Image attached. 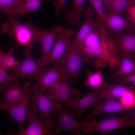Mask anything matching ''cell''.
<instances>
[{
    "label": "cell",
    "mask_w": 135,
    "mask_h": 135,
    "mask_svg": "<svg viewBox=\"0 0 135 135\" xmlns=\"http://www.w3.org/2000/svg\"><path fill=\"white\" fill-rule=\"evenodd\" d=\"M8 20V23L1 25V33L7 32L14 36L18 43L25 47L26 56L32 54L33 43L36 41L37 28L32 23L27 22L25 24H22L13 16H10Z\"/></svg>",
    "instance_id": "cell-1"
},
{
    "label": "cell",
    "mask_w": 135,
    "mask_h": 135,
    "mask_svg": "<svg viewBox=\"0 0 135 135\" xmlns=\"http://www.w3.org/2000/svg\"><path fill=\"white\" fill-rule=\"evenodd\" d=\"M100 32V41L89 46H82L80 53L86 55L92 59L96 57V68L104 67L107 64L110 68L112 69L118 65L119 61L118 58L111 54L108 50L106 40L107 34L105 29L101 28Z\"/></svg>",
    "instance_id": "cell-2"
},
{
    "label": "cell",
    "mask_w": 135,
    "mask_h": 135,
    "mask_svg": "<svg viewBox=\"0 0 135 135\" xmlns=\"http://www.w3.org/2000/svg\"><path fill=\"white\" fill-rule=\"evenodd\" d=\"M19 77L14 74L12 79L0 86V93L2 96L0 98V109L4 110L20 101L28 94L32 92L33 89L30 86L28 82L21 84Z\"/></svg>",
    "instance_id": "cell-3"
},
{
    "label": "cell",
    "mask_w": 135,
    "mask_h": 135,
    "mask_svg": "<svg viewBox=\"0 0 135 135\" xmlns=\"http://www.w3.org/2000/svg\"><path fill=\"white\" fill-rule=\"evenodd\" d=\"M124 32L107 36L106 42L111 54L118 59L123 56L135 59V30H126Z\"/></svg>",
    "instance_id": "cell-4"
},
{
    "label": "cell",
    "mask_w": 135,
    "mask_h": 135,
    "mask_svg": "<svg viewBox=\"0 0 135 135\" xmlns=\"http://www.w3.org/2000/svg\"><path fill=\"white\" fill-rule=\"evenodd\" d=\"M74 35L75 32L72 28L67 29L64 26L62 27L56 38V42L46 66L52 64L54 68H58L63 64L70 49L71 38Z\"/></svg>",
    "instance_id": "cell-5"
},
{
    "label": "cell",
    "mask_w": 135,
    "mask_h": 135,
    "mask_svg": "<svg viewBox=\"0 0 135 135\" xmlns=\"http://www.w3.org/2000/svg\"><path fill=\"white\" fill-rule=\"evenodd\" d=\"M38 90V87L35 84L30 97L32 105L36 107L40 110L41 118L46 121L51 130L57 126L56 123L51 119V113L61 107L62 105L60 102H56L52 99L50 93L48 90L46 91V95L40 94Z\"/></svg>",
    "instance_id": "cell-6"
},
{
    "label": "cell",
    "mask_w": 135,
    "mask_h": 135,
    "mask_svg": "<svg viewBox=\"0 0 135 135\" xmlns=\"http://www.w3.org/2000/svg\"><path fill=\"white\" fill-rule=\"evenodd\" d=\"M110 118H105L101 122L92 119L88 122L84 133L90 134L98 132L103 134L112 130L121 128L135 126V117L130 118L125 115L122 118L110 115Z\"/></svg>",
    "instance_id": "cell-7"
},
{
    "label": "cell",
    "mask_w": 135,
    "mask_h": 135,
    "mask_svg": "<svg viewBox=\"0 0 135 135\" xmlns=\"http://www.w3.org/2000/svg\"><path fill=\"white\" fill-rule=\"evenodd\" d=\"M52 112L53 115L58 118L56 123L58 127L56 130L57 133L66 130L72 132L76 135H82L80 130L84 131L86 129V126L88 122H78L75 118L74 112L67 111L65 107L59 108Z\"/></svg>",
    "instance_id": "cell-8"
},
{
    "label": "cell",
    "mask_w": 135,
    "mask_h": 135,
    "mask_svg": "<svg viewBox=\"0 0 135 135\" xmlns=\"http://www.w3.org/2000/svg\"><path fill=\"white\" fill-rule=\"evenodd\" d=\"M92 60L86 55L78 53L76 44L72 41L70 49L65 61L61 66L64 67L66 71V77L69 81L70 86L72 84L73 78L79 76L82 64L89 62Z\"/></svg>",
    "instance_id": "cell-9"
},
{
    "label": "cell",
    "mask_w": 135,
    "mask_h": 135,
    "mask_svg": "<svg viewBox=\"0 0 135 135\" xmlns=\"http://www.w3.org/2000/svg\"><path fill=\"white\" fill-rule=\"evenodd\" d=\"M67 75L64 68L61 66L58 68H50L36 72L32 80L38 81L36 84L39 88V92L42 94L54 84L61 80L62 77Z\"/></svg>",
    "instance_id": "cell-10"
},
{
    "label": "cell",
    "mask_w": 135,
    "mask_h": 135,
    "mask_svg": "<svg viewBox=\"0 0 135 135\" xmlns=\"http://www.w3.org/2000/svg\"><path fill=\"white\" fill-rule=\"evenodd\" d=\"M62 27L57 25L50 30L37 28L36 41L40 43L42 50V58L37 60L41 66H46L54 40L62 30Z\"/></svg>",
    "instance_id": "cell-11"
},
{
    "label": "cell",
    "mask_w": 135,
    "mask_h": 135,
    "mask_svg": "<svg viewBox=\"0 0 135 135\" xmlns=\"http://www.w3.org/2000/svg\"><path fill=\"white\" fill-rule=\"evenodd\" d=\"M38 109L32 105L28 110L26 120L30 122V126L21 132L9 135H55L52 133L46 121L44 119L38 118L36 114Z\"/></svg>",
    "instance_id": "cell-12"
},
{
    "label": "cell",
    "mask_w": 135,
    "mask_h": 135,
    "mask_svg": "<svg viewBox=\"0 0 135 135\" xmlns=\"http://www.w3.org/2000/svg\"><path fill=\"white\" fill-rule=\"evenodd\" d=\"M70 82L65 76H62L60 82L54 84L48 90L51 94L52 99L58 102L61 101L66 106L71 96L80 97L82 92L75 88H70Z\"/></svg>",
    "instance_id": "cell-13"
},
{
    "label": "cell",
    "mask_w": 135,
    "mask_h": 135,
    "mask_svg": "<svg viewBox=\"0 0 135 135\" xmlns=\"http://www.w3.org/2000/svg\"><path fill=\"white\" fill-rule=\"evenodd\" d=\"M102 99L100 94L97 88L92 92L87 94L79 99L70 98L66 106L68 108H74L78 117L80 118L89 108L92 107L94 108L98 105L102 104Z\"/></svg>",
    "instance_id": "cell-14"
},
{
    "label": "cell",
    "mask_w": 135,
    "mask_h": 135,
    "mask_svg": "<svg viewBox=\"0 0 135 135\" xmlns=\"http://www.w3.org/2000/svg\"><path fill=\"white\" fill-rule=\"evenodd\" d=\"M103 25L109 36L122 33L124 30H135V24L130 22L122 17L104 10Z\"/></svg>",
    "instance_id": "cell-15"
},
{
    "label": "cell",
    "mask_w": 135,
    "mask_h": 135,
    "mask_svg": "<svg viewBox=\"0 0 135 135\" xmlns=\"http://www.w3.org/2000/svg\"><path fill=\"white\" fill-rule=\"evenodd\" d=\"M44 69L37 60H35L33 58L31 54L26 56L21 62L7 70L12 71L19 77L26 79L32 80L36 72Z\"/></svg>",
    "instance_id": "cell-16"
},
{
    "label": "cell",
    "mask_w": 135,
    "mask_h": 135,
    "mask_svg": "<svg viewBox=\"0 0 135 135\" xmlns=\"http://www.w3.org/2000/svg\"><path fill=\"white\" fill-rule=\"evenodd\" d=\"M94 14L91 8H88L84 23L76 38L72 40L76 45L77 51L79 54H81L80 50L83 43L87 37L92 32L100 29V24L98 22V19L92 20Z\"/></svg>",
    "instance_id": "cell-17"
},
{
    "label": "cell",
    "mask_w": 135,
    "mask_h": 135,
    "mask_svg": "<svg viewBox=\"0 0 135 135\" xmlns=\"http://www.w3.org/2000/svg\"><path fill=\"white\" fill-rule=\"evenodd\" d=\"M32 92L28 94L18 102L4 110L8 111L12 118L18 122L19 132L24 130V126L26 120L29 100Z\"/></svg>",
    "instance_id": "cell-18"
},
{
    "label": "cell",
    "mask_w": 135,
    "mask_h": 135,
    "mask_svg": "<svg viewBox=\"0 0 135 135\" xmlns=\"http://www.w3.org/2000/svg\"><path fill=\"white\" fill-rule=\"evenodd\" d=\"M119 67L116 71L111 76L114 79L116 84H122V80L129 75L135 72V62L132 57L123 56L118 58Z\"/></svg>",
    "instance_id": "cell-19"
},
{
    "label": "cell",
    "mask_w": 135,
    "mask_h": 135,
    "mask_svg": "<svg viewBox=\"0 0 135 135\" xmlns=\"http://www.w3.org/2000/svg\"><path fill=\"white\" fill-rule=\"evenodd\" d=\"M111 98L106 99L104 103L98 105L94 108V111L86 118V120H89L97 115L105 113L124 112L129 110L125 108L120 101Z\"/></svg>",
    "instance_id": "cell-20"
},
{
    "label": "cell",
    "mask_w": 135,
    "mask_h": 135,
    "mask_svg": "<svg viewBox=\"0 0 135 135\" xmlns=\"http://www.w3.org/2000/svg\"><path fill=\"white\" fill-rule=\"evenodd\" d=\"M98 88L102 99L120 98L127 92L134 90V87L132 86H125L104 82Z\"/></svg>",
    "instance_id": "cell-21"
},
{
    "label": "cell",
    "mask_w": 135,
    "mask_h": 135,
    "mask_svg": "<svg viewBox=\"0 0 135 135\" xmlns=\"http://www.w3.org/2000/svg\"><path fill=\"white\" fill-rule=\"evenodd\" d=\"M42 2V0H24L18 7L0 16V18L5 16H13L38 11L41 8Z\"/></svg>",
    "instance_id": "cell-22"
},
{
    "label": "cell",
    "mask_w": 135,
    "mask_h": 135,
    "mask_svg": "<svg viewBox=\"0 0 135 135\" xmlns=\"http://www.w3.org/2000/svg\"><path fill=\"white\" fill-rule=\"evenodd\" d=\"M86 1V0H73L72 8L65 13L64 17L67 19L70 26L75 24L78 26L80 25V16L85 9L82 5Z\"/></svg>",
    "instance_id": "cell-23"
},
{
    "label": "cell",
    "mask_w": 135,
    "mask_h": 135,
    "mask_svg": "<svg viewBox=\"0 0 135 135\" xmlns=\"http://www.w3.org/2000/svg\"><path fill=\"white\" fill-rule=\"evenodd\" d=\"M103 80L101 70H99L94 73L89 74L84 84L90 88L96 89L102 86L103 83Z\"/></svg>",
    "instance_id": "cell-24"
},
{
    "label": "cell",
    "mask_w": 135,
    "mask_h": 135,
    "mask_svg": "<svg viewBox=\"0 0 135 135\" xmlns=\"http://www.w3.org/2000/svg\"><path fill=\"white\" fill-rule=\"evenodd\" d=\"M14 51V47H12L6 54L1 50L0 47V63L7 69L18 64L20 62L16 60L12 54Z\"/></svg>",
    "instance_id": "cell-25"
},
{
    "label": "cell",
    "mask_w": 135,
    "mask_h": 135,
    "mask_svg": "<svg viewBox=\"0 0 135 135\" xmlns=\"http://www.w3.org/2000/svg\"><path fill=\"white\" fill-rule=\"evenodd\" d=\"M120 102L129 110L134 108L135 106L134 90L130 91L120 98Z\"/></svg>",
    "instance_id": "cell-26"
},
{
    "label": "cell",
    "mask_w": 135,
    "mask_h": 135,
    "mask_svg": "<svg viewBox=\"0 0 135 135\" xmlns=\"http://www.w3.org/2000/svg\"><path fill=\"white\" fill-rule=\"evenodd\" d=\"M130 0H116L112 4L110 13L117 15L126 11Z\"/></svg>",
    "instance_id": "cell-27"
},
{
    "label": "cell",
    "mask_w": 135,
    "mask_h": 135,
    "mask_svg": "<svg viewBox=\"0 0 135 135\" xmlns=\"http://www.w3.org/2000/svg\"><path fill=\"white\" fill-rule=\"evenodd\" d=\"M24 0H0V9L4 14L7 13L18 6Z\"/></svg>",
    "instance_id": "cell-28"
},
{
    "label": "cell",
    "mask_w": 135,
    "mask_h": 135,
    "mask_svg": "<svg viewBox=\"0 0 135 135\" xmlns=\"http://www.w3.org/2000/svg\"><path fill=\"white\" fill-rule=\"evenodd\" d=\"M98 15V20L101 24L103 25L104 10L102 0H88Z\"/></svg>",
    "instance_id": "cell-29"
},
{
    "label": "cell",
    "mask_w": 135,
    "mask_h": 135,
    "mask_svg": "<svg viewBox=\"0 0 135 135\" xmlns=\"http://www.w3.org/2000/svg\"><path fill=\"white\" fill-rule=\"evenodd\" d=\"M100 38L99 29L92 32L87 37L84 42L82 47L89 46L97 42L100 41Z\"/></svg>",
    "instance_id": "cell-30"
},
{
    "label": "cell",
    "mask_w": 135,
    "mask_h": 135,
    "mask_svg": "<svg viewBox=\"0 0 135 135\" xmlns=\"http://www.w3.org/2000/svg\"><path fill=\"white\" fill-rule=\"evenodd\" d=\"M128 19L135 24V0H130L126 10Z\"/></svg>",
    "instance_id": "cell-31"
},
{
    "label": "cell",
    "mask_w": 135,
    "mask_h": 135,
    "mask_svg": "<svg viewBox=\"0 0 135 135\" xmlns=\"http://www.w3.org/2000/svg\"><path fill=\"white\" fill-rule=\"evenodd\" d=\"M7 68L0 64V84H3L7 82L12 80L14 76V74L9 76L7 72Z\"/></svg>",
    "instance_id": "cell-32"
},
{
    "label": "cell",
    "mask_w": 135,
    "mask_h": 135,
    "mask_svg": "<svg viewBox=\"0 0 135 135\" xmlns=\"http://www.w3.org/2000/svg\"><path fill=\"white\" fill-rule=\"evenodd\" d=\"M66 0H57L54 2V4L56 8L55 14L58 16L60 14L62 10L66 7L65 3Z\"/></svg>",
    "instance_id": "cell-33"
},
{
    "label": "cell",
    "mask_w": 135,
    "mask_h": 135,
    "mask_svg": "<svg viewBox=\"0 0 135 135\" xmlns=\"http://www.w3.org/2000/svg\"><path fill=\"white\" fill-rule=\"evenodd\" d=\"M116 0H102L104 10L110 13L111 6Z\"/></svg>",
    "instance_id": "cell-34"
},
{
    "label": "cell",
    "mask_w": 135,
    "mask_h": 135,
    "mask_svg": "<svg viewBox=\"0 0 135 135\" xmlns=\"http://www.w3.org/2000/svg\"><path fill=\"white\" fill-rule=\"evenodd\" d=\"M129 83H132L131 86L134 87L135 85V72L128 76L122 81V83L128 84Z\"/></svg>",
    "instance_id": "cell-35"
},
{
    "label": "cell",
    "mask_w": 135,
    "mask_h": 135,
    "mask_svg": "<svg viewBox=\"0 0 135 135\" xmlns=\"http://www.w3.org/2000/svg\"><path fill=\"white\" fill-rule=\"evenodd\" d=\"M135 110H134L131 112L128 115L130 118L135 117Z\"/></svg>",
    "instance_id": "cell-36"
},
{
    "label": "cell",
    "mask_w": 135,
    "mask_h": 135,
    "mask_svg": "<svg viewBox=\"0 0 135 135\" xmlns=\"http://www.w3.org/2000/svg\"><path fill=\"white\" fill-rule=\"evenodd\" d=\"M88 0H86V1H87Z\"/></svg>",
    "instance_id": "cell-37"
},
{
    "label": "cell",
    "mask_w": 135,
    "mask_h": 135,
    "mask_svg": "<svg viewBox=\"0 0 135 135\" xmlns=\"http://www.w3.org/2000/svg\"></svg>",
    "instance_id": "cell-38"
}]
</instances>
